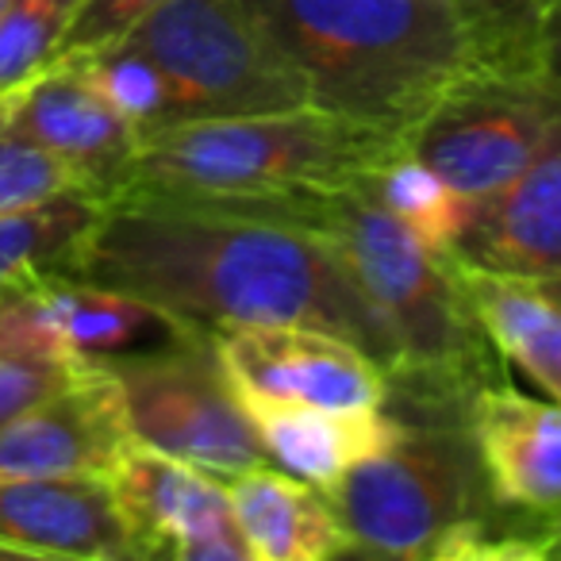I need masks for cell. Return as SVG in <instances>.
<instances>
[{
  "mask_svg": "<svg viewBox=\"0 0 561 561\" xmlns=\"http://www.w3.org/2000/svg\"><path fill=\"white\" fill-rule=\"evenodd\" d=\"M62 273L147 300L188 335L293 323L351 339L389 377L400 366L389 328L320 227L116 196Z\"/></svg>",
  "mask_w": 561,
  "mask_h": 561,
  "instance_id": "cell-1",
  "label": "cell"
},
{
  "mask_svg": "<svg viewBox=\"0 0 561 561\" xmlns=\"http://www.w3.org/2000/svg\"><path fill=\"white\" fill-rule=\"evenodd\" d=\"M404 139L316 104L231 119H185L142 135L116 196L242 211L316 227L320 208L366 181Z\"/></svg>",
  "mask_w": 561,
  "mask_h": 561,
  "instance_id": "cell-2",
  "label": "cell"
},
{
  "mask_svg": "<svg viewBox=\"0 0 561 561\" xmlns=\"http://www.w3.org/2000/svg\"><path fill=\"white\" fill-rule=\"evenodd\" d=\"M316 227L339 242L397 343L400 366L389 377L385 412L397 420H469V400L504 377V358L477 323L458 257L415 239L369 181L331 196Z\"/></svg>",
  "mask_w": 561,
  "mask_h": 561,
  "instance_id": "cell-3",
  "label": "cell"
},
{
  "mask_svg": "<svg viewBox=\"0 0 561 561\" xmlns=\"http://www.w3.org/2000/svg\"><path fill=\"white\" fill-rule=\"evenodd\" d=\"M323 112L404 139L473 70L458 0H242Z\"/></svg>",
  "mask_w": 561,
  "mask_h": 561,
  "instance_id": "cell-4",
  "label": "cell"
},
{
  "mask_svg": "<svg viewBox=\"0 0 561 561\" xmlns=\"http://www.w3.org/2000/svg\"><path fill=\"white\" fill-rule=\"evenodd\" d=\"M323 496L358 553L461 561L496 507L466 420H400L385 450L351 466Z\"/></svg>",
  "mask_w": 561,
  "mask_h": 561,
  "instance_id": "cell-5",
  "label": "cell"
},
{
  "mask_svg": "<svg viewBox=\"0 0 561 561\" xmlns=\"http://www.w3.org/2000/svg\"><path fill=\"white\" fill-rule=\"evenodd\" d=\"M170 81L173 124L305 108L308 81L242 0H165L124 35Z\"/></svg>",
  "mask_w": 561,
  "mask_h": 561,
  "instance_id": "cell-6",
  "label": "cell"
},
{
  "mask_svg": "<svg viewBox=\"0 0 561 561\" xmlns=\"http://www.w3.org/2000/svg\"><path fill=\"white\" fill-rule=\"evenodd\" d=\"M96 362L116 377L135 443L188 461L219 481L270 466L254 423L227 385L211 339H173L154 351H127Z\"/></svg>",
  "mask_w": 561,
  "mask_h": 561,
  "instance_id": "cell-7",
  "label": "cell"
},
{
  "mask_svg": "<svg viewBox=\"0 0 561 561\" xmlns=\"http://www.w3.org/2000/svg\"><path fill=\"white\" fill-rule=\"evenodd\" d=\"M561 96L538 73L466 70L404 135V150L458 193H500L542 147Z\"/></svg>",
  "mask_w": 561,
  "mask_h": 561,
  "instance_id": "cell-8",
  "label": "cell"
},
{
  "mask_svg": "<svg viewBox=\"0 0 561 561\" xmlns=\"http://www.w3.org/2000/svg\"><path fill=\"white\" fill-rule=\"evenodd\" d=\"M211 351L239 400L308 408H385L389 374L351 339L293 323H250L211 331Z\"/></svg>",
  "mask_w": 561,
  "mask_h": 561,
  "instance_id": "cell-9",
  "label": "cell"
},
{
  "mask_svg": "<svg viewBox=\"0 0 561 561\" xmlns=\"http://www.w3.org/2000/svg\"><path fill=\"white\" fill-rule=\"evenodd\" d=\"M108 481L142 561H250L231 489L219 477L131 443Z\"/></svg>",
  "mask_w": 561,
  "mask_h": 561,
  "instance_id": "cell-10",
  "label": "cell"
},
{
  "mask_svg": "<svg viewBox=\"0 0 561 561\" xmlns=\"http://www.w3.org/2000/svg\"><path fill=\"white\" fill-rule=\"evenodd\" d=\"M0 124L70 162L101 201L124 185L139 147V131L104 101L73 55L55 58L0 96Z\"/></svg>",
  "mask_w": 561,
  "mask_h": 561,
  "instance_id": "cell-11",
  "label": "cell"
},
{
  "mask_svg": "<svg viewBox=\"0 0 561 561\" xmlns=\"http://www.w3.org/2000/svg\"><path fill=\"white\" fill-rule=\"evenodd\" d=\"M0 553L142 561L108 477L0 473Z\"/></svg>",
  "mask_w": 561,
  "mask_h": 561,
  "instance_id": "cell-12",
  "label": "cell"
},
{
  "mask_svg": "<svg viewBox=\"0 0 561 561\" xmlns=\"http://www.w3.org/2000/svg\"><path fill=\"white\" fill-rule=\"evenodd\" d=\"M131 443L116 377L93 362L78 381L0 427V473L108 477Z\"/></svg>",
  "mask_w": 561,
  "mask_h": 561,
  "instance_id": "cell-13",
  "label": "cell"
},
{
  "mask_svg": "<svg viewBox=\"0 0 561 561\" xmlns=\"http://www.w3.org/2000/svg\"><path fill=\"white\" fill-rule=\"evenodd\" d=\"M450 254L473 270L561 285V112L535 158L500 193L477 201Z\"/></svg>",
  "mask_w": 561,
  "mask_h": 561,
  "instance_id": "cell-14",
  "label": "cell"
},
{
  "mask_svg": "<svg viewBox=\"0 0 561 561\" xmlns=\"http://www.w3.org/2000/svg\"><path fill=\"white\" fill-rule=\"evenodd\" d=\"M469 435L496 504L561 527V404L523 397L500 377L469 400Z\"/></svg>",
  "mask_w": 561,
  "mask_h": 561,
  "instance_id": "cell-15",
  "label": "cell"
},
{
  "mask_svg": "<svg viewBox=\"0 0 561 561\" xmlns=\"http://www.w3.org/2000/svg\"><path fill=\"white\" fill-rule=\"evenodd\" d=\"M247 420L254 423L270 461H280L293 477L328 492L339 477L358 461L397 438L400 420L385 408H308L277 404V400H239Z\"/></svg>",
  "mask_w": 561,
  "mask_h": 561,
  "instance_id": "cell-16",
  "label": "cell"
},
{
  "mask_svg": "<svg viewBox=\"0 0 561 561\" xmlns=\"http://www.w3.org/2000/svg\"><path fill=\"white\" fill-rule=\"evenodd\" d=\"M250 561H331L354 542L316 484L273 466H254L227 481Z\"/></svg>",
  "mask_w": 561,
  "mask_h": 561,
  "instance_id": "cell-17",
  "label": "cell"
},
{
  "mask_svg": "<svg viewBox=\"0 0 561 561\" xmlns=\"http://www.w3.org/2000/svg\"><path fill=\"white\" fill-rule=\"evenodd\" d=\"M461 265V262H458ZM469 305L492 351L561 404V285L461 265Z\"/></svg>",
  "mask_w": 561,
  "mask_h": 561,
  "instance_id": "cell-18",
  "label": "cell"
},
{
  "mask_svg": "<svg viewBox=\"0 0 561 561\" xmlns=\"http://www.w3.org/2000/svg\"><path fill=\"white\" fill-rule=\"evenodd\" d=\"M369 188L374 196L431 250L450 254L454 242L466 234L469 219H473L477 201L466 193H458L454 185H446L431 165H423L420 158H412L408 150H400L397 158L369 173Z\"/></svg>",
  "mask_w": 561,
  "mask_h": 561,
  "instance_id": "cell-19",
  "label": "cell"
},
{
  "mask_svg": "<svg viewBox=\"0 0 561 561\" xmlns=\"http://www.w3.org/2000/svg\"><path fill=\"white\" fill-rule=\"evenodd\" d=\"M104 201L89 193H66L39 208L0 216V289L39 270H66L78 242L101 216Z\"/></svg>",
  "mask_w": 561,
  "mask_h": 561,
  "instance_id": "cell-20",
  "label": "cell"
},
{
  "mask_svg": "<svg viewBox=\"0 0 561 561\" xmlns=\"http://www.w3.org/2000/svg\"><path fill=\"white\" fill-rule=\"evenodd\" d=\"M73 58H81V66L93 78V85L101 89V96L139 131V139L158 131V127L173 124L170 81L154 66V58L142 55L135 43L119 39L112 47L89 50V55H73Z\"/></svg>",
  "mask_w": 561,
  "mask_h": 561,
  "instance_id": "cell-21",
  "label": "cell"
},
{
  "mask_svg": "<svg viewBox=\"0 0 561 561\" xmlns=\"http://www.w3.org/2000/svg\"><path fill=\"white\" fill-rule=\"evenodd\" d=\"M85 0H4L0 9V96L62 55Z\"/></svg>",
  "mask_w": 561,
  "mask_h": 561,
  "instance_id": "cell-22",
  "label": "cell"
},
{
  "mask_svg": "<svg viewBox=\"0 0 561 561\" xmlns=\"http://www.w3.org/2000/svg\"><path fill=\"white\" fill-rule=\"evenodd\" d=\"M553 4L561 0H458L473 43V66L535 73V39Z\"/></svg>",
  "mask_w": 561,
  "mask_h": 561,
  "instance_id": "cell-23",
  "label": "cell"
},
{
  "mask_svg": "<svg viewBox=\"0 0 561 561\" xmlns=\"http://www.w3.org/2000/svg\"><path fill=\"white\" fill-rule=\"evenodd\" d=\"M93 362H78L55 354L47 346L20 335L9 320H0V427L27 412L32 404L47 400L50 392L78 381Z\"/></svg>",
  "mask_w": 561,
  "mask_h": 561,
  "instance_id": "cell-24",
  "label": "cell"
},
{
  "mask_svg": "<svg viewBox=\"0 0 561 561\" xmlns=\"http://www.w3.org/2000/svg\"><path fill=\"white\" fill-rule=\"evenodd\" d=\"M66 193L96 196L70 162L0 124V216L39 208Z\"/></svg>",
  "mask_w": 561,
  "mask_h": 561,
  "instance_id": "cell-25",
  "label": "cell"
},
{
  "mask_svg": "<svg viewBox=\"0 0 561 561\" xmlns=\"http://www.w3.org/2000/svg\"><path fill=\"white\" fill-rule=\"evenodd\" d=\"M162 4L165 0H85L62 43V55H89V50L112 47Z\"/></svg>",
  "mask_w": 561,
  "mask_h": 561,
  "instance_id": "cell-26",
  "label": "cell"
},
{
  "mask_svg": "<svg viewBox=\"0 0 561 561\" xmlns=\"http://www.w3.org/2000/svg\"><path fill=\"white\" fill-rule=\"evenodd\" d=\"M530 70L561 96V4H553V12L542 20L535 39V58H530Z\"/></svg>",
  "mask_w": 561,
  "mask_h": 561,
  "instance_id": "cell-27",
  "label": "cell"
},
{
  "mask_svg": "<svg viewBox=\"0 0 561 561\" xmlns=\"http://www.w3.org/2000/svg\"><path fill=\"white\" fill-rule=\"evenodd\" d=\"M0 9H4V0H0Z\"/></svg>",
  "mask_w": 561,
  "mask_h": 561,
  "instance_id": "cell-28",
  "label": "cell"
}]
</instances>
